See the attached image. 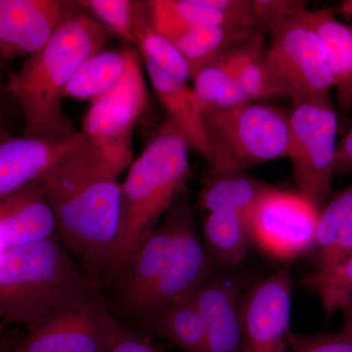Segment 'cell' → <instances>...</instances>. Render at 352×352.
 I'll list each match as a JSON object with an SVG mask.
<instances>
[{
	"mask_svg": "<svg viewBox=\"0 0 352 352\" xmlns=\"http://www.w3.org/2000/svg\"><path fill=\"white\" fill-rule=\"evenodd\" d=\"M144 66L157 98L168 113V122L185 136L190 148L208 162L210 147L204 124V105L189 80L154 65Z\"/></svg>",
	"mask_w": 352,
	"mask_h": 352,
	"instance_id": "cell-18",
	"label": "cell"
},
{
	"mask_svg": "<svg viewBox=\"0 0 352 352\" xmlns=\"http://www.w3.org/2000/svg\"><path fill=\"white\" fill-rule=\"evenodd\" d=\"M82 138L80 131L64 140L15 138L0 133V200L32 184L55 160Z\"/></svg>",
	"mask_w": 352,
	"mask_h": 352,
	"instance_id": "cell-16",
	"label": "cell"
},
{
	"mask_svg": "<svg viewBox=\"0 0 352 352\" xmlns=\"http://www.w3.org/2000/svg\"><path fill=\"white\" fill-rule=\"evenodd\" d=\"M203 233L208 256L224 267L239 264L252 242L249 220L223 210L208 212Z\"/></svg>",
	"mask_w": 352,
	"mask_h": 352,
	"instance_id": "cell-25",
	"label": "cell"
},
{
	"mask_svg": "<svg viewBox=\"0 0 352 352\" xmlns=\"http://www.w3.org/2000/svg\"><path fill=\"white\" fill-rule=\"evenodd\" d=\"M83 136L36 182L67 250L94 271L112 268L119 248L122 183Z\"/></svg>",
	"mask_w": 352,
	"mask_h": 352,
	"instance_id": "cell-1",
	"label": "cell"
},
{
	"mask_svg": "<svg viewBox=\"0 0 352 352\" xmlns=\"http://www.w3.org/2000/svg\"><path fill=\"white\" fill-rule=\"evenodd\" d=\"M340 11L344 15L352 18V0H346V1L342 2L340 6Z\"/></svg>",
	"mask_w": 352,
	"mask_h": 352,
	"instance_id": "cell-35",
	"label": "cell"
},
{
	"mask_svg": "<svg viewBox=\"0 0 352 352\" xmlns=\"http://www.w3.org/2000/svg\"><path fill=\"white\" fill-rule=\"evenodd\" d=\"M307 2L296 0H252L258 31H267L273 25L305 10Z\"/></svg>",
	"mask_w": 352,
	"mask_h": 352,
	"instance_id": "cell-31",
	"label": "cell"
},
{
	"mask_svg": "<svg viewBox=\"0 0 352 352\" xmlns=\"http://www.w3.org/2000/svg\"><path fill=\"white\" fill-rule=\"evenodd\" d=\"M201 190L199 206L204 212H234L250 220L261 197L271 188L244 171H229L212 175Z\"/></svg>",
	"mask_w": 352,
	"mask_h": 352,
	"instance_id": "cell-21",
	"label": "cell"
},
{
	"mask_svg": "<svg viewBox=\"0 0 352 352\" xmlns=\"http://www.w3.org/2000/svg\"><path fill=\"white\" fill-rule=\"evenodd\" d=\"M3 325H4V324L1 323V322H0V331H1L2 327H3Z\"/></svg>",
	"mask_w": 352,
	"mask_h": 352,
	"instance_id": "cell-37",
	"label": "cell"
},
{
	"mask_svg": "<svg viewBox=\"0 0 352 352\" xmlns=\"http://www.w3.org/2000/svg\"><path fill=\"white\" fill-rule=\"evenodd\" d=\"M239 294L235 280L215 277L192 295L205 326L207 352H245Z\"/></svg>",
	"mask_w": 352,
	"mask_h": 352,
	"instance_id": "cell-15",
	"label": "cell"
},
{
	"mask_svg": "<svg viewBox=\"0 0 352 352\" xmlns=\"http://www.w3.org/2000/svg\"><path fill=\"white\" fill-rule=\"evenodd\" d=\"M110 34L83 11L10 76L6 90L24 113L25 136L60 141L75 135L78 131L62 109L65 89L80 65L103 50Z\"/></svg>",
	"mask_w": 352,
	"mask_h": 352,
	"instance_id": "cell-3",
	"label": "cell"
},
{
	"mask_svg": "<svg viewBox=\"0 0 352 352\" xmlns=\"http://www.w3.org/2000/svg\"><path fill=\"white\" fill-rule=\"evenodd\" d=\"M80 6L109 32L135 46L134 1L129 0H82Z\"/></svg>",
	"mask_w": 352,
	"mask_h": 352,
	"instance_id": "cell-29",
	"label": "cell"
},
{
	"mask_svg": "<svg viewBox=\"0 0 352 352\" xmlns=\"http://www.w3.org/2000/svg\"><path fill=\"white\" fill-rule=\"evenodd\" d=\"M212 175L245 171L287 157L288 115L258 102L228 109H204Z\"/></svg>",
	"mask_w": 352,
	"mask_h": 352,
	"instance_id": "cell-6",
	"label": "cell"
},
{
	"mask_svg": "<svg viewBox=\"0 0 352 352\" xmlns=\"http://www.w3.org/2000/svg\"><path fill=\"white\" fill-rule=\"evenodd\" d=\"M54 235V215L36 182L0 200V256Z\"/></svg>",
	"mask_w": 352,
	"mask_h": 352,
	"instance_id": "cell-17",
	"label": "cell"
},
{
	"mask_svg": "<svg viewBox=\"0 0 352 352\" xmlns=\"http://www.w3.org/2000/svg\"><path fill=\"white\" fill-rule=\"evenodd\" d=\"M319 214L300 194L271 187L250 217L252 241L273 258H296L314 245Z\"/></svg>",
	"mask_w": 352,
	"mask_h": 352,
	"instance_id": "cell-10",
	"label": "cell"
},
{
	"mask_svg": "<svg viewBox=\"0 0 352 352\" xmlns=\"http://www.w3.org/2000/svg\"><path fill=\"white\" fill-rule=\"evenodd\" d=\"M303 12L267 30L270 43L264 55L278 97L292 103L333 87L323 44Z\"/></svg>",
	"mask_w": 352,
	"mask_h": 352,
	"instance_id": "cell-8",
	"label": "cell"
},
{
	"mask_svg": "<svg viewBox=\"0 0 352 352\" xmlns=\"http://www.w3.org/2000/svg\"><path fill=\"white\" fill-rule=\"evenodd\" d=\"M210 259L183 195L122 268V300L133 314H155L193 295L210 276Z\"/></svg>",
	"mask_w": 352,
	"mask_h": 352,
	"instance_id": "cell-2",
	"label": "cell"
},
{
	"mask_svg": "<svg viewBox=\"0 0 352 352\" xmlns=\"http://www.w3.org/2000/svg\"><path fill=\"white\" fill-rule=\"evenodd\" d=\"M83 11L78 1L0 0V57L38 52L65 23Z\"/></svg>",
	"mask_w": 352,
	"mask_h": 352,
	"instance_id": "cell-13",
	"label": "cell"
},
{
	"mask_svg": "<svg viewBox=\"0 0 352 352\" xmlns=\"http://www.w3.org/2000/svg\"><path fill=\"white\" fill-rule=\"evenodd\" d=\"M148 101L142 61L131 50L120 82L91 102L83 118L82 133L120 175L132 164V134Z\"/></svg>",
	"mask_w": 352,
	"mask_h": 352,
	"instance_id": "cell-9",
	"label": "cell"
},
{
	"mask_svg": "<svg viewBox=\"0 0 352 352\" xmlns=\"http://www.w3.org/2000/svg\"><path fill=\"white\" fill-rule=\"evenodd\" d=\"M131 51L100 50L88 57L67 85L64 98L91 103L107 94L124 76Z\"/></svg>",
	"mask_w": 352,
	"mask_h": 352,
	"instance_id": "cell-24",
	"label": "cell"
},
{
	"mask_svg": "<svg viewBox=\"0 0 352 352\" xmlns=\"http://www.w3.org/2000/svg\"><path fill=\"white\" fill-rule=\"evenodd\" d=\"M153 316L157 333L183 352H207L205 326L192 296L162 308Z\"/></svg>",
	"mask_w": 352,
	"mask_h": 352,
	"instance_id": "cell-26",
	"label": "cell"
},
{
	"mask_svg": "<svg viewBox=\"0 0 352 352\" xmlns=\"http://www.w3.org/2000/svg\"><path fill=\"white\" fill-rule=\"evenodd\" d=\"M115 322L87 296L51 315L10 352H107Z\"/></svg>",
	"mask_w": 352,
	"mask_h": 352,
	"instance_id": "cell-11",
	"label": "cell"
},
{
	"mask_svg": "<svg viewBox=\"0 0 352 352\" xmlns=\"http://www.w3.org/2000/svg\"><path fill=\"white\" fill-rule=\"evenodd\" d=\"M340 311L344 314V323L342 325L352 331V300H349L346 305H342Z\"/></svg>",
	"mask_w": 352,
	"mask_h": 352,
	"instance_id": "cell-34",
	"label": "cell"
},
{
	"mask_svg": "<svg viewBox=\"0 0 352 352\" xmlns=\"http://www.w3.org/2000/svg\"><path fill=\"white\" fill-rule=\"evenodd\" d=\"M256 31L252 28L223 25L195 28L171 43L188 64L192 80L197 72L237 47Z\"/></svg>",
	"mask_w": 352,
	"mask_h": 352,
	"instance_id": "cell-22",
	"label": "cell"
},
{
	"mask_svg": "<svg viewBox=\"0 0 352 352\" xmlns=\"http://www.w3.org/2000/svg\"><path fill=\"white\" fill-rule=\"evenodd\" d=\"M352 171V127L338 143L333 173H346Z\"/></svg>",
	"mask_w": 352,
	"mask_h": 352,
	"instance_id": "cell-33",
	"label": "cell"
},
{
	"mask_svg": "<svg viewBox=\"0 0 352 352\" xmlns=\"http://www.w3.org/2000/svg\"><path fill=\"white\" fill-rule=\"evenodd\" d=\"M263 32L256 31L239 46L238 80L249 102L278 97L264 63Z\"/></svg>",
	"mask_w": 352,
	"mask_h": 352,
	"instance_id": "cell-27",
	"label": "cell"
},
{
	"mask_svg": "<svg viewBox=\"0 0 352 352\" xmlns=\"http://www.w3.org/2000/svg\"><path fill=\"white\" fill-rule=\"evenodd\" d=\"M291 352H352V331L342 325L338 333L289 335Z\"/></svg>",
	"mask_w": 352,
	"mask_h": 352,
	"instance_id": "cell-30",
	"label": "cell"
},
{
	"mask_svg": "<svg viewBox=\"0 0 352 352\" xmlns=\"http://www.w3.org/2000/svg\"><path fill=\"white\" fill-rule=\"evenodd\" d=\"M302 284L319 296L326 314L340 310L352 300V256L333 267L305 275Z\"/></svg>",
	"mask_w": 352,
	"mask_h": 352,
	"instance_id": "cell-28",
	"label": "cell"
},
{
	"mask_svg": "<svg viewBox=\"0 0 352 352\" xmlns=\"http://www.w3.org/2000/svg\"><path fill=\"white\" fill-rule=\"evenodd\" d=\"M314 245L318 270H327L352 256V183L320 210Z\"/></svg>",
	"mask_w": 352,
	"mask_h": 352,
	"instance_id": "cell-20",
	"label": "cell"
},
{
	"mask_svg": "<svg viewBox=\"0 0 352 352\" xmlns=\"http://www.w3.org/2000/svg\"><path fill=\"white\" fill-rule=\"evenodd\" d=\"M240 45L201 68L192 78V87L204 109L233 108L249 102L238 80Z\"/></svg>",
	"mask_w": 352,
	"mask_h": 352,
	"instance_id": "cell-23",
	"label": "cell"
},
{
	"mask_svg": "<svg viewBox=\"0 0 352 352\" xmlns=\"http://www.w3.org/2000/svg\"><path fill=\"white\" fill-rule=\"evenodd\" d=\"M0 115H1V113H0ZM4 131L3 127H2V118L1 116H0V133H2V132Z\"/></svg>",
	"mask_w": 352,
	"mask_h": 352,
	"instance_id": "cell-36",
	"label": "cell"
},
{
	"mask_svg": "<svg viewBox=\"0 0 352 352\" xmlns=\"http://www.w3.org/2000/svg\"><path fill=\"white\" fill-rule=\"evenodd\" d=\"M305 17L320 38L340 109L352 107V25L336 19L331 9L307 10Z\"/></svg>",
	"mask_w": 352,
	"mask_h": 352,
	"instance_id": "cell-19",
	"label": "cell"
},
{
	"mask_svg": "<svg viewBox=\"0 0 352 352\" xmlns=\"http://www.w3.org/2000/svg\"><path fill=\"white\" fill-rule=\"evenodd\" d=\"M107 352H157L144 340L122 328L117 322L113 324Z\"/></svg>",
	"mask_w": 352,
	"mask_h": 352,
	"instance_id": "cell-32",
	"label": "cell"
},
{
	"mask_svg": "<svg viewBox=\"0 0 352 352\" xmlns=\"http://www.w3.org/2000/svg\"><path fill=\"white\" fill-rule=\"evenodd\" d=\"M190 149L185 136L166 120L132 162L122 183L120 241L113 270L126 267L162 215L184 195L190 178Z\"/></svg>",
	"mask_w": 352,
	"mask_h": 352,
	"instance_id": "cell-4",
	"label": "cell"
},
{
	"mask_svg": "<svg viewBox=\"0 0 352 352\" xmlns=\"http://www.w3.org/2000/svg\"><path fill=\"white\" fill-rule=\"evenodd\" d=\"M289 149L298 194L322 210L335 175L338 120L329 91L293 103L288 113Z\"/></svg>",
	"mask_w": 352,
	"mask_h": 352,
	"instance_id": "cell-7",
	"label": "cell"
},
{
	"mask_svg": "<svg viewBox=\"0 0 352 352\" xmlns=\"http://www.w3.org/2000/svg\"><path fill=\"white\" fill-rule=\"evenodd\" d=\"M78 265L56 235L0 256V322L29 332L58 310L87 296Z\"/></svg>",
	"mask_w": 352,
	"mask_h": 352,
	"instance_id": "cell-5",
	"label": "cell"
},
{
	"mask_svg": "<svg viewBox=\"0 0 352 352\" xmlns=\"http://www.w3.org/2000/svg\"><path fill=\"white\" fill-rule=\"evenodd\" d=\"M291 273L278 270L258 282L240 300L245 352H285L292 307Z\"/></svg>",
	"mask_w": 352,
	"mask_h": 352,
	"instance_id": "cell-12",
	"label": "cell"
},
{
	"mask_svg": "<svg viewBox=\"0 0 352 352\" xmlns=\"http://www.w3.org/2000/svg\"><path fill=\"white\" fill-rule=\"evenodd\" d=\"M153 29L173 43L200 27H245L258 30L252 0H151L145 1Z\"/></svg>",
	"mask_w": 352,
	"mask_h": 352,
	"instance_id": "cell-14",
	"label": "cell"
}]
</instances>
